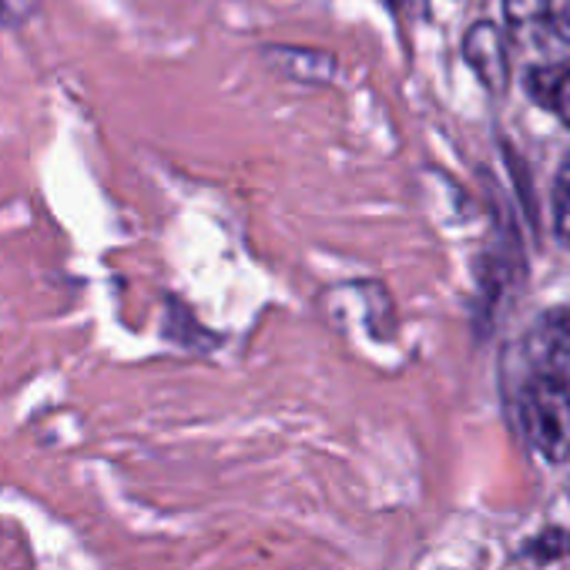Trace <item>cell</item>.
<instances>
[{
  "instance_id": "1",
  "label": "cell",
  "mask_w": 570,
  "mask_h": 570,
  "mask_svg": "<svg viewBox=\"0 0 570 570\" xmlns=\"http://www.w3.org/2000/svg\"><path fill=\"white\" fill-rule=\"evenodd\" d=\"M517 420L527 443L550 463L570 456V376L537 373L517 400Z\"/></svg>"
},
{
  "instance_id": "2",
  "label": "cell",
  "mask_w": 570,
  "mask_h": 570,
  "mask_svg": "<svg viewBox=\"0 0 570 570\" xmlns=\"http://www.w3.org/2000/svg\"><path fill=\"white\" fill-rule=\"evenodd\" d=\"M463 58L490 95L507 91V85H510V48H507V38L500 28H493L490 21L473 24L463 38Z\"/></svg>"
},
{
  "instance_id": "3",
  "label": "cell",
  "mask_w": 570,
  "mask_h": 570,
  "mask_svg": "<svg viewBox=\"0 0 570 570\" xmlns=\"http://www.w3.org/2000/svg\"><path fill=\"white\" fill-rule=\"evenodd\" d=\"M527 91L533 101H540L547 111H553L570 128V65L533 68L527 75Z\"/></svg>"
},
{
  "instance_id": "4",
  "label": "cell",
  "mask_w": 570,
  "mask_h": 570,
  "mask_svg": "<svg viewBox=\"0 0 570 570\" xmlns=\"http://www.w3.org/2000/svg\"><path fill=\"white\" fill-rule=\"evenodd\" d=\"M503 18L520 41L553 38V0H503Z\"/></svg>"
},
{
  "instance_id": "5",
  "label": "cell",
  "mask_w": 570,
  "mask_h": 570,
  "mask_svg": "<svg viewBox=\"0 0 570 570\" xmlns=\"http://www.w3.org/2000/svg\"><path fill=\"white\" fill-rule=\"evenodd\" d=\"M553 228H557V238L570 248V155L563 158L557 181H553Z\"/></svg>"
},
{
  "instance_id": "6",
  "label": "cell",
  "mask_w": 570,
  "mask_h": 570,
  "mask_svg": "<svg viewBox=\"0 0 570 570\" xmlns=\"http://www.w3.org/2000/svg\"><path fill=\"white\" fill-rule=\"evenodd\" d=\"M530 553H533L537 560H557V557L570 553V533L560 530V527H550V530H543V533L530 543Z\"/></svg>"
}]
</instances>
